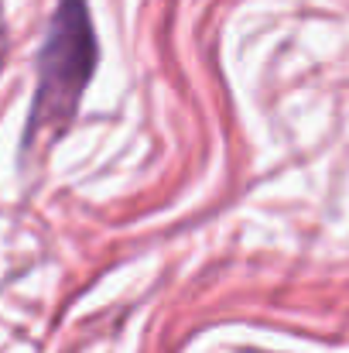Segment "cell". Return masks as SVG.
Here are the masks:
<instances>
[{
    "label": "cell",
    "mask_w": 349,
    "mask_h": 353,
    "mask_svg": "<svg viewBox=\"0 0 349 353\" xmlns=\"http://www.w3.org/2000/svg\"><path fill=\"white\" fill-rule=\"evenodd\" d=\"M100 65V41L86 0H59L45 45L38 52V86L31 100V117L24 144L45 130H62L76 117L79 100Z\"/></svg>",
    "instance_id": "obj_1"
}]
</instances>
